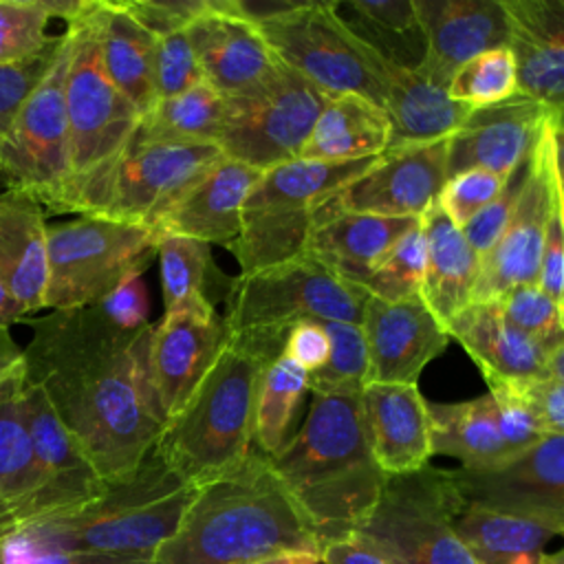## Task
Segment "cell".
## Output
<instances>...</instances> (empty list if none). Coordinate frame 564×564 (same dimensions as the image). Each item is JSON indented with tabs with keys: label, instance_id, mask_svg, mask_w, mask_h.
I'll return each instance as SVG.
<instances>
[{
	"label": "cell",
	"instance_id": "ee69618b",
	"mask_svg": "<svg viewBox=\"0 0 564 564\" xmlns=\"http://www.w3.org/2000/svg\"><path fill=\"white\" fill-rule=\"evenodd\" d=\"M498 302L505 317L518 330L551 352L564 341V308L538 282L513 286Z\"/></svg>",
	"mask_w": 564,
	"mask_h": 564
},
{
	"label": "cell",
	"instance_id": "bcb514c9",
	"mask_svg": "<svg viewBox=\"0 0 564 564\" xmlns=\"http://www.w3.org/2000/svg\"><path fill=\"white\" fill-rule=\"evenodd\" d=\"M59 44L62 35H53L40 53L18 62L0 64V141L9 134L22 106L46 77L57 57Z\"/></svg>",
	"mask_w": 564,
	"mask_h": 564
},
{
	"label": "cell",
	"instance_id": "277c9868",
	"mask_svg": "<svg viewBox=\"0 0 564 564\" xmlns=\"http://www.w3.org/2000/svg\"><path fill=\"white\" fill-rule=\"evenodd\" d=\"M286 335L227 330L194 394L163 425L154 452L192 487L220 478L251 454L260 379L282 352Z\"/></svg>",
	"mask_w": 564,
	"mask_h": 564
},
{
	"label": "cell",
	"instance_id": "e575fe53",
	"mask_svg": "<svg viewBox=\"0 0 564 564\" xmlns=\"http://www.w3.org/2000/svg\"><path fill=\"white\" fill-rule=\"evenodd\" d=\"M432 454L460 460L463 469H489L516 454L505 443L491 410L489 392L458 403H430Z\"/></svg>",
	"mask_w": 564,
	"mask_h": 564
},
{
	"label": "cell",
	"instance_id": "f5cc1de1",
	"mask_svg": "<svg viewBox=\"0 0 564 564\" xmlns=\"http://www.w3.org/2000/svg\"><path fill=\"white\" fill-rule=\"evenodd\" d=\"M123 7L143 24L152 35L163 37L170 33L187 31L189 24L203 15L209 0H121Z\"/></svg>",
	"mask_w": 564,
	"mask_h": 564
},
{
	"label": "cell",
	"instance_id": "74e56055",
	"mask_svg": "<svg viewBox=\"0 0 564 564\" xmlns=\"http://www.w3.org/2000/svg\"><path fill=\"white\" fill-rule=\"evenodd\" d=\"M159 267L165 313L214 304L212 291L227 280L212 258V245L185 236H159Z\"/></svg>",
	"mask_w": 564,
	"mask_h": 564
},
{
	"label": "cell",
	"instance_id": "7a4b0ae2",
	"mask_svg": "<svg viewBox=\"0 0 564 564\" xmlns=\"http://www.w3.org/2000/svg\"><path fill=\"white\" fill-rule=\"evenodd\" d=\"M284 553H322L311 522L256 447L231 471L198 487L154 564H256Z\"/></svg>",
	"mask_w": 564,
	"mask_h": 564
},
{
	"label": "cell",
	"instance_id": "be15d7a7",
	"mask_svg": "<svg viewBox=\"0 0 564 564\" xmlns=\"http://www.w3.org/2000/svg\"><path fill=\"white\" fill-rule=\"evenodd\" d=\"M542 379H551V381H562L564 383V341L551 352L549 364H546V372Z\"/></svg>",
	"mask_w": 564,
	"mask_h": 564
},
{
	"label": "cell",
	"instance_id": "30bf717a",
	"mask_svg": "<svg viewBox=\"0 0 564 564\" xmlns=\"http://www.w3.org/2000/svg\"><path fill=\"white\" fill-rule=\"evenodd\" d=\"M159 234L143 225L77 216L46 229L44 308L95 306L126 282L141 278L156 258Z\"/></svg>",
	"mask_w": 564,
	"mask_h": 564
},
{
	"label": "cell",
	"instance_id": "db71d44e",
	"mask_svg": "<svg viewBox=\"0 0 564 564\" xmlns=\"http://www.w3.org/2000/svg\"><path fill=\"white\" fill-rule=\"evenodd\" d=\"M527 163V161H524ZM524 163L507 178L505 183V189L500 192V196L487 205L480 214H476L465 227H463V234L465 238L469 240V245L480 253L485 256L496 242L498 238L502 236L509 218H511V212L516 207V200H518V194H520V185H522V174H524Z\"/></svg>",
	"mask_w": 564,
	"mask_h": 564
},
{
	"label": "cell",
	"instance_id": "680465c9",
	"mask_svg": "<svg viewBox=\"0 0 564 564\" xmlns=\"http://www.w3.org/2000/svg\"><path fill=\"white\" fill-rule=\"evenodd\" d=\"M319 560H322V564H392L390 560L370 551L368 546L359 544L352 538H344V540L324 544Z\"/></svg>",
	"mask_w": 564,
	"mask_h": 564
},
{
	"label": "cell",
	"instance_id": "11a10c76",
	"mask_svg": "<svg viewBox=\"0 0 564 564\" xmlns=\"http://www.w3.org/2000/svg\"><path fill=\"white\" fill-rule=\"evenodd\" d=\"M502 383V381H500ZM533 412L544 434H564V383L551 379H533L509 383Z\"/></svg>",
	"mask_w": 564,
	"mask_h": 564
},
{
	"label": "cell",
	"instance_id": "7c38bea8",
	"mask_svg": "<svg viewBox=\"0 0 564 564\" xmlns=\"http://www.w3.org/2000/svg\"><path fill=\"white\" fill-rule=\"evenodd\" d=\"M68 59L70 37L64 29L53 66L0 141V185L29 192L46 214L70 212V150L64 97Z\"/></svg>",
	"mask_w": 564,
	"mask_h": 564
},
{
	"label": "cell",
	"instance_id": "d4e9b609",
	"mask_svg": "<svg viewBox=\"0 0 564 564\" xmlns=\"http://www.w3.org/2000/svg\"><path fill=\"white\" fill-rule=\"evenodd\" d=\"M359 408L372 458L386 476L430 465V412L419 386L368 383L359 392Z\"/></svg>",
	"mask_w": 564,
	"mask_h": 564
},
{
	"label": "cell",
	"instance_id": "cb8c5ba5",
	"mask_svg": "<svg viewBox=\"0 0 564 564\" xmlns=\"http://www.w3.org/2000/svg\"><path fill=\"white\" fill-rule=\"evenodd\" d=\"M518 95L564 121V0H502Z\"/></svg>",
	"mask_w": 564,
	"mask_h": 564
},
{
	"label": "cell",
	"instance_id": "03108f58",
	"mask_svg": "<svg viewBox=\"0 0 564 564\" xmlns=\"http://www.w3.org/2000/svg\"><path fill=\"white\" fill-rule=\"evenodd\" d=\"M542 564H564V546L557 549L555 553H544Z\"/></svg>",
	"mask_w": 564,
	"mask_h": 564
},
{
	"label": "cell",
	"instance_id": "83f0119b",
	"mask_svg": "<svg viewBox=\"0 0 564 564\" xmlns=\"http://www.w3.org/2000/svg\"><path fill=\"white\" fill-rule=\"evenodd\" d=\"M377 75L390 119L388 150L447 139L471 110L449 99L445 88L432 84L416 68L401 66L381 53H377Z\"/></svg>",
	"mask_w": 564,
	"mask_h": 564
},
{
	"label": "cell",
	"instance_id": "4316f807",
	"mask_svg": "<svg viewBox=\"0 0 564 564\" xmlns=\"http://www.w3.org/2000/svg\"><path fill=\"white\" fill-rule=\"evenodd\" d=\"M260 170L223 156L159 220V236H185L229 247L242 227V207L260 178Z\"/></svg>",
	"mask_w": 564,
	"mask_h": 564
},
{
	"label": "cell",
	"instance_id": "ac0fdd59",
	"mask_svg": "<svg viewBox=\"0 0 564 564\" xmlns=\"http://www.w3.org/2000/svg\"><path fill=\"white\" fill-rule=\"evenodd\" d=\"M22 403L31 452L40 476L29 527H37L46 520L86 507L104 494L106 482L99 478L73 436L64 430L46 397L26 381L22 386Z\"/></svg>",
	"mask_w": 564,
	"mask_h": 564
},
{
	"label": "cell",
	"instance_id": "8992f818",
	"mask_svg": "<svg viewBox=\"0 0 564 564\" xmlns=\"http://www.w3.org/2000/svg\"><path fill=\"white\" fill-rule=\"evenodd\" d=\"M196 491L152 449L132 476L106 482L104 494L86 507L29 529L59 546L154 562Z\"/></svg>",
	"mask_w": 564,
	"mask_h": 564
},
{
	"label": "cell",
	"instance_id": "9a60e30c",
	"mask_svg": "<svg viewBox=\"0 0 564 564\" xmlns=\"http://www.w3.org/2000/svg\"><path fill=\"white\" fill-rule=\"evenodd\" d=\"M223 156L218 145L148 143L132 139L112 174L99 218L154 229Z\"/></svg>",
	"mask_w": 564,
	"mask_h": 564
},
{
	"label": "cell",
	"instance_id": "ba28073f",
	"mask_svg": "<svg viewBox=\"0 0 564 564\" xmlns=\"http://www.w3.org/2000/svg\"><path fill=\"white\" fill-rule=\"evenodd\" d=\"M375 159L348 163L297 159L264 170L245 200L240 234L227 247L240 273H256L304 256L317 209Z\"/></svg>",
	"mask_w": 564,
	"mask_h": 564
},
{
	"label": "cell",
	"instance_id": "816d5d0a",
	"mask_svg": "<svg viewBox=\"0 0 564 564\" xmlns=\"http://www.w3.org/2000/svg\"><path fill=\"white\" fill-rule=\"evenodd\" d=\"M538 284L564 308V194L557 176L551 189Z\"/></svg>",
	"mask_w": 564,
	"mask_h": 564
},
{
	"label": "cell",
	"instance_id": "4fadbf2b",
	"mask_svg": "<svg viewBox=\"0 0 564 564\" xmlns=\"http://www.w3.org/2000/svg\"><path fill=\"white\" fill-rule=\"evenodd\" d=\"M326 101L319 88L280 64L258 90L227 99L229 112L218 148L227 159L260 172L297 161Z\"/></svg>",
	"mask_w": 564,
	"mask_h": 564
},
{
	"label": "cell",
	"instance_id": "8d00e7d4",
	"mask_svg": "<svg viewBox=\"0 0 564 564\" xmlns=\"http://www.w3.org/2000/svg\"><path fill=\"white\" fill-rule=\"evenodd\" d=\"M229 104L207 82L159 101L139 123L134 139L148 143L218 145Z\"/></svg>",
	"mask_w": 564,
	"mask_h": 564
},
{
	"label": "cell",
	"instance_id": "6f0895ef",
	"mask_svg": "<svg viewBox=\"0 0 564 564\" xmlns=\"http://www.w3.org/2000/svg\"><path fill=\"white\" fill-rule=\"evenodd\" d=\"M117 326L121 328H143L148 326V295L141 278H134L112 291L106 300L97 304Z\"/></svg>",
	"mask_w": 564,
	"mask_h": 564
},
{
	"label": "cell",
	"instance_id": "b9f144b4",
	"mask_svg": "<svg viewBox=\"0 0 564 564\" xmlns=\"http://www.w3.org/2000/svg\"><path fill=\"white\" fill-rule=\"evenodd\" d=\"M445 90L449 99L469 108H485L516 97L518 68L511 48L500 46L474 55L452 75Z\"/></svg>",
	"mask_w": 564,
	"mask_h": 564
},
{
	"label": "cell",
	"instance_id": "7402d4cb",
	"mask_svg": "<svg viewBox=\"0 0 564 564\" xmlns=\"http://www.w3.org/2000/svg\"><path fill=\"white\" fill-rule=\"evenodd\" d=\"M414 7L425 42L416 70L441 88L474 55L509 46L502 0H414Z\"/></svg>",
	"mask_w": 564,
	"mask_h": 564
},
{
	"label": "cell",
	"instance_id": "d6a6232c",
	"mask_svg": "<svg viewBox=\"0 0 564 564\" xmlns=\"http://www.w3.org/2000/svg\"><path fill=\"white\" fill-rule=\"evenodd\" d=\"M97 24L104 68L143 119L159 104L156 35L139 24L121 0H97Z\"/></svg>",
	"mask_w": 564,
	"mask_h": 564
},
{
	"label": "cell",
	"instance_id": "c3c4849f",
	"mask_svg": "<svg viewBox=\"0 0 564 564\" xmlns=\"http://www.w3.org/2000/svg\"><path fill=\"white\" fill-rule=\"evenodd\" d=\"M203 79L187 31L156 37V95L159 101L176 97Z\"/></svg>",
	"mask_w": 564,
	"mask_h": 564
},
{
	"label": "cell",
	"instance_id": "d6986e66",
	"mask_svg": "<svg viewBox=\"0 0 564 564\" xmlns=\"http://www.w3.org/2000/svg\"><path fill=\"white\" fill-rule=\"evenodd\" d=\"M187 37L203 79L225 99L258 90L280 66L238 0H209L207 11L189 24Z\"/></svg>",
	"mask_w": 564,
	"mask_h": 564
},
{
	"label": "cell",
	"instance_id": "ffe728a7",
	"mask_svg": "<svg viewBox=\"0 0 564 564\" xmlns=\"http://www.w3.org/2000/svg\"><path fill=\"white\" fill-rule=\"evenodd\" d=\"M225 339L227 328L214 304L178 308L152 324L148 366L165 423L194 394Z\"/></svg>",
	"mask_w": 564,
	"mask_h": 564
},
{
	"label": "cell",
	"instance_id": "52a82bcc",
	"mask_svg": "<svg viewBox=\"0 0 564 564\" xmlns=\"http://www.w3.org/2000/svg\"><path fill=\"white\" fill-rule=\"evenodd\" d=\"M240 9L256 22L275 59L326 97L352 93L383 108L379 51L348 26L339 2H240Z\"/></svg>",
	"mask_w": 564,
	"mask_h": 564
},
{
	"label": "cell",
	"instance_id": "9f6ffc18",
	"mask_svg": "<svg viewBox=\"0 0 564 564\" xmlns=\"http://www.w3.org/2000/svg\"><path fill=\"white\" fill-rule=\"evenodd\" d=\"M282 352L300 364L306 372H315L328 359L330 339L322 322H300L291 326Z\"/></svg>",
	"mask_w": 564,
	"mask_h": 564
},
{
	"label": "cell",
	"instance_id": "6125c7cd",
	"mask_svg": "<svg viewBox=\"0 0 564 564\" xmlns=\"http://www.w3.org/2000/svg\"><path fill=\"white\" fill-rule=\"evenodd\" d=\"M555 172H557V181H560V189L564 194V121L557 119L555 121Z\"/></svg>",
	"mask_w": 564,
	"mask_h": 564
},
{
	"label": "cell",
	"instance_id": "e0dca14e",
	"mask_svg": "<svg viewBox=\"0 0 564 564\" xmlns=\"http://www.w3.org/2000/svg\"><path fill=\"white\" fill-rule=\"evenodd\" d=\"M447 139L386 150L317 212L421 218L447 181Z\"/></svg>",
	"mask_w": 564,
	"mask_h": 564
},
{
	"label": "cell",
	"instance_id": "1f68e13d",
	"mask_svg": "<svg viewBox=\"0 0 564 564\" xmlns=\"http://www.w3.org/2000/svg\"><path fill=\"white\" fill-rule=\"evenodd\" d=\"M22 386L24 366L20 364L0 383V540L31 524L40 487L24 423Z\"/></svg>",
	"mask_w": 564,
	"mask_h": 564
},
{
	"label": "cell",
	"instance_id": "f546056e",
	"mask_svg": "<svg viewBox=\"0 0 564 564\" xmlns=\"http://www.w3.org/2000/svg\"><path fill=\"white\" fill-rule=\"evenodd\" d=\"M46 229V209L29 192H0V286L26 317L44 308Z\"/></svg>",
	"mask_w": 564,
	"mask_h": 564
},
{
	"label": "cell",
	"instance_id": "9c48e42d",
	"mask_svg": "<svg viewBox=\"0 0 564 564\" xmlns=\"http://www.w3.org/2000/svg\"><path fill=\"white\" fill-rule=\"evenodd\" d=\"M463 507L452 471L425 465L388 476L377 505L348 538L392 564H478L454 527Z\"/></svg>",
	"mask_w": 564,
	"mask_h": 564
},
{
	"label": "cell",
	"instance_id": "60d3db41",
	"mask_svg": "<svg viewBox=\"0 0 564 564\" xmlns=\"http://www.w3.org/2000/svg\"><path fill=\"white\" fill-rule=\"evenodd\" d=\"M330 352L322 368L308 372V390L313 394L352 397L368 383V346L361 324L350 322H322Z\"/></svg>",
	"mask_w": 564,
	"mask_h": 564
},
{
	"label": "cell",
	"instance_id": "94428289",
	"mask_svg": "<svg viewBox=\"0 0 564 564\" xmlns=\"http://www.w3.org/2000/svg\"><path fill=\"white\" fill-rule=\"evenodd\" d=\"M29 319L26 313L9 297V293L0 286V328H9L15 322Z\"/></svg>",
	"mask_w": 564,
	"mask_h": 564
},
{
	"label": "cell",
	"instance_id": "603a6c76",
	"mask_svg": "<svg viewBox=\"0 0 564 564\" xmlns=\"http://www.w3.org/2000/svg\"><path fill=\"white\" fill-rule=\"evenodd\" d=\"M553 115L522 95L471 108L460 128L447 139V178L476 167L509 178L527 161L540 128Z\"/></svg>",
	"mask_w": 564,
	"mask_h": 564
},
{
	"label": "cell",
	"instance_id": "484cf974",
	"mask_svg": "<svg viewBox=\"0 0 564 564\" xmlns=\"http://www.w3.org/2000/svg\"><path fill=\"white\" fill-rule=\"evenodd\" d=\"M447 333L476 361L487 383L542 379L551 350L518 330L500 302H469L447 324Z\"/></svg>",
	"mask_w": 564,
	"mask_h": 564
},
{
	"label": "cell",
	"instance_id": "d590c367",
	"mask_svg": "<svg viewBox=\"0 0 564 564\" xmlns=\"http://www.w3.org/2000/svg\"><path fill=\"white\" fill-rule=\"evenodd\" d=\"M454 527L478 564H542L546 542L560 535L544 522L478 505H465Z\"/></svg>",
	"mask_w": 564,
	"mask_h": 564
},
{
	"label": "cell",
	"instance_id": "f6af8a7d",
	"mask_svg": "<svg viewBox=\"0 0 564 564\" xmlns=\"http://www.w3.org/2000/svg\"><path fill=\"white\" fill-rule=\"evenodd\" d=\"M0 564H154L152 560L112 555L88 549H68L40 538L31 529L0 540Z\"/></svg>",
	"mask_w": 564,
	"mask_h": 564
},
{
	"label": "cell",
	"instance_id": "2e32d148",
	"mask_svg": "<svg viewBox=\"0 0 564 564\" xmlns=\"http://www.w3.org/2000/svg\"><path fill=\"white\" fill-rule=\"evenodd\" d=\"M465 505L544 522L564 535V434H546L489 469H449Z\"/></svg>",
	"mask_w": 564,
	"mask_h": 564
},
{
	"label": "cell",
	"instance_id": "e7e4bbea",
	"mask_svg": "<svg viewBox=\"0 0 564 564\" xmlns=\"http://www.w3.org/2000/svg\"><path fill=\"white\" fill-rule=\"evenodd\" d=\"M256 564H322V560L317 553H284Z\"/></svg>",
	"mask_w": 564,
	"mask_h": 564
},
{
	"label": "cell",
	"instance_id": "f1b7e54d",
	"mask_svg": "<svg viewBox=\"0 0 564 564\" xmlns=\"http://www.w3.org/2000/svg\"><path fill=\"white\" fill-rule=\"evenodd\" d=\"M419 220L355 212H317L304 253L335 275L364 286L377 262Z\"/></svg>",
	"mask_w": 564,
	"mask_h": 564
},
{
	"label": "cell",
	"instance_id": "91938a15",
	"mask_svg": "<svg viewBox=\"0 0 564 564\" xmlns=\"http://www.w3.org/2000/svg\"><path fill=\"white\" fill-rule=\"evenodd\" d=\"M22 355H24V348L15 344L9 328H0V383L13 368L22 364Z\"/></svg>",
	"mask_w": 564,
	"mask_h": 564
},
{
	"label": "cell",
	"instance_id": "4dcf8cb0",
	"mask_svg": "<svg viewBox=\"0 0 564 564\" xmlns=\"http://www.w3.org/2000/svg\"><path fill=\"white\" fill-rule=\"evenodd\" d=\"M421 229L425 238V275L421 297L427 308L447 324L471 302L482 256L469 245L463 229L447 218L438 198L423 212Z\"/></svg>",
	"mask_w": 564,
	"mask_h": 564
},
{
	"label": "cell",
	"instance_id": "7bdbcfd3",
	"mask_svg": "<svg viewBox=\"0 0 564 564\" xmlns=\"http://www.w3.org/2000/svg\"><path fill=\"white\" fill-rule=\"evenodd\" d=\"M425 275V238L421 229V220L412 227L401 240L392 245V249L377 262L370 271L364 289L368 295L399 302L414 295H421Z\"/></svg>",
	"mask_w": 564,
	"mask_h": 564
},
{
	"label": "cell",
	"instance_id": "f907efd6",
	"mask_svg": "<svg viewBox=\"0 0 564 564\" xmlns=\"http://www.w3.org/2000/svg\"><path fill=\"white\" fill-rule=\"evenodd\" d=\"M350 9L359 15L368 31L383 35L388 44L394 40H403L405 44L416 40L425 46L414 0H357L350 2Z\"/></svg>",
	"mask_w": 564,
	"mask_h": 564
},
{
	"label": "cell",
	"instance_id": "ab89813d",
	"mask_svg": "<svg viewBox=\"0 0 564 564\" xmlns=\"http://www.w3.org/2000/svg\"><path fill=\"white\" fill-rule=\"evenodd\" d=\"M84 0H0V64L40 53L53 35V18L70 20Z\"/></svg>",
	"mask_w": 564,
	"mask_h": 564
},
{
	"label": "cell",
	"instance_id": "8fae6325",
	"mask_svg": "<svg viewBox=\"0 0 564 564\" xmlns=\"http://www.w3.org/2000/svg\"><path fill=\"white\" fill-rule=\"evenodd\" d=\"M368 293L311 256L231 278L223 322L229 333H289L300 322L361 324Z\"/></svg>",
	"mask_w": 564,
	"mask_h": 564
},
{
	"label": "cell",
	"instance_id": "7dc6e473",
	"mask_svg": "<svg viewBox=\"0 0 564 564\" xmlns=\"http://www.w3.org/2000/svg\"><path fill=\"white\" fill-rule=\"evenodd\" d=\"M505 183L507 178L489 170H465L452 174L445 181L438 194V205L447 214V218L463 229L476 214H480L500 196Z\"/></svg>",
	"mask_w": 564,
	"mask_h": 564
},
{
	"label": "cell",
	"instance_id": "6da1fadb",
	"mask_svg": "<svg viewBox=\"0 0 564 564\" xmlns=\"http://www.w3.org/2000/svg\"><path fill=\"white\" fill-rule=\"evenodd\" d=\"M24 322L33 328L24 381L46 397L104 482L132 476L165 425L148 366L152 322L121 328L97 304Z\"/></svg>",
	"mask_w": 564,
	"mask_h": 564
},
{
	"label": "cell",
	"instance_id": "5b68a950",
	"mask_svg": "<svg viewBox=\"0 0 564 564\" xmlns=\"http://www.w3.org/2000/svg\"><path fill=\"white\" fill-rule=\"evenodd\" d=\"M70 59L64 79L68 150H70V214L99 216L112 174L132 143L141 115L110 82L99 48L97 0H84L66 20Z\"/></svg>",
	"mask_w": 564,
	"mask_h": 564
},
{
	"label": "cell",
	"instance_id": "44dd1931",
	"mask_svg": "<svg viewBox=\"0 0 564 564\" xmlns=\"http://www.w3.org/2000/svg\"><path fill=\"white\" fill-rule=\"evenodd\" d=\"M361 328L370 361L368 383L416 386L423 368L452 339L421 295L399 302L368 295Z\"/></svg>",
	"mask_w": 564,
	"mask_h": 564
},
{
	"label": "cell",
	"instance_id": "3957f363",
	"mask_svg": "<svg viewBox=\"0 0 564 564\" xmlns=\"http://www.w3.org/2000/svg\"><path fill=\"white\" fill-rule=\"evenodd\" d=\"M269 460L322 546L368 518L388 478L372 458L359 394H313L306 421Z\"/></svg>",
	"mask_w": 564,
	"mask_h": 564
},
{
	"label": "cell",
	"instance_id": "f35d334b",
	"mask_svg": "<svg viewBox=\"0 0 564 564\" xmlns=\"http://www.w3.org/2000/svg\"><path fill=\"white\" fill-rule=\"evenodd\" d=\"M308 390V372L289 355L280 352L264 370L256 399L253 447L264 456H275L289 436L295 410Z\"/></svg>",
	"mask_w": 564,
	"mask_h": 564
},
{
	"label": "cell",
	"instance_id": "681fc988",
	"mask_svg": "<svg viewBox=\"0 0 564 564\" xmlns=\"http://www.w3.org/2000/svg\"><path fill=\"white\" fill-rule=\"evenodd\" d=\"M489 386V397H491V410L494 419L498 423V430L509 445L513 454H520L535 445L542 436H546L529 405L520 399V394L509 386V383H487Z\"/></svg>",
	"mask_w": 564,
	"mask_h": 564
},
{
	"label": "cell",
	"instance_id": "5bb4252c",
	"mask_svg": "<svg viewBox=\"0 0 564 564\" xmlns=\"http://www.w3.org/2000/svg\"><path fill=\"white\" fill-rule=\"evenodd\" d=\"M544 121L527 156L524 174L511 218L498 242L482 256L480 275L471 302H494L520 284H535L540 278L544 229L555 172V121Z\"/></svg>",
	"mask_w": 564,
	"mask_h": 564
},
{
	"label": "cell",
	"instance_id": "836d02e7",
	"mask_svg": "<svg viewBox=\"0 0 564 564\" xmlns=\"http://www.w3.org/2000/svg\"><path fill=\"white\" fill-rule=\"evenodd\" d=\"M390 119L381 106L361 95L328 97L300 159L348 163L372 159L388 150Z\"/></svg>",
	"mask_w": 564,
	"mask_h": 564
}]
</instances>
